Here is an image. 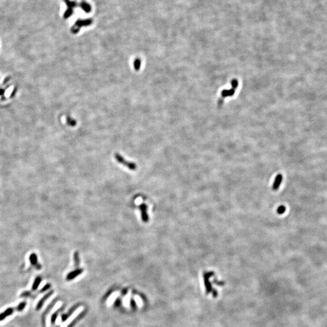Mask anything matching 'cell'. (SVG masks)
I'll return each instance as SVG.
<instances>
[{"label": "cell", "mask_w": 327, "mask_h": 327, "mask_svg": "<svg viewBox=\"0 0 327 327\" xmlns=\"http://www.w3.org/2000/svg\"><path fill=\"white\" fill-rule=\"evenodd\" d=\"M115 158L116 160L118 161L119 164H123L125 167L128 168L130 170H136L137 168V165L133 162H130L128 161L125 160L121 155L119 154L116 153L115 155Z\"/></svg>", "instance_id": "obj_1"}, {"label": "cell", "mask_w": 327, "mask_h": 327, "mask_svg": "<svg viewBox=\"0 0 327 327\" xmlns=\"http://www.w3.org/2000/svg\"><path fill=\"white\" fill-rule=\"evenodd\" d=\"M139 208L141 214V219H142L143 222L144 223L148 222L149 221V217L147 213V205L144 203L141 204L139 206Z\"/></svg>", "instance_id": "obj_2"}, {"label": "cell", "mask_w": 327, "mask_h": 327, "mask_svg": "<svg viewBox=\"0 0 327 327\" xmlns=\"http://www.w3.org/2000/svg\"><path fill=\"white\" fill-rule=\"evenodd\" d=\"M84 310V306H80L78 308H77L74 313H73L69 318H68L65 321H64V327H67L68 325H69L74 320L76 317L78 316L81 312Z\"/></svg>", "instance_id": "obj_3"}, {"label": "cell", "mask_w": 327, "mask_h": 327, "mask_svg": "<svg viewBox=\"0 0 327 327\" xmlns=\"http://www.w3.org/2000/svg\"><path fill=\"white\" fill-rule=\"evenodd\" d=\"M232 88L230 90H224L222 92V98H225L226 97L233 96L235 94V90L236 89L237 87L238 86V82L237 80H234L232 81Z\"/></svg>", "instance_id": "obj_4"}, {"label": "cell", "mask_w": 327, "mask_h": 327, "mask_svg": "<svg viewBox=\"0 0 327 327\" xmlns=\"http://www.w3.org/2000/svg\"><path fill=\"white\" fill-rule=\"evenodd\" d=\"M91 23H92V21L90 20V19H86V20L77 21L76 24H75V26L74 27L73 31H74V32H77L78 31L79 28H80L81 27L84 26L90 25Z\"/></svg>", "instance_id": "obj_5"}, {"label": "cell", "mask_w": 327, "mask_h": 327, "mask_svg": "<svg viewBox=\"0 0 327 327\" xmlns=\"http://www.w3.org/2000/svg\"><path fill=\"white\" fill-rule=\"evenodd\" d=\"M53 291L48 292V293L46 294L44 296L42 297V298H41L40 300H39L38 303L37 304L36 307V310H38V311L40 310L42 308L43 305L44 304L45 302H46L48 298H49V297H50V296H52V295L53 294Z\"/></svg>", "instance_id": "obj_6"}, {"label": "cell", "mask_w": 327, "mask_h": 327, "mask_svg": "<svg viewBox=\"0 0 327 327\" xmlns=\"http://www.w3.org/2000/svg\"><path fill=\"white\" fill-rule=\"evenodd\" d=\"M15 310V308H8L4 311H3L2 313L0 314V321H2L5 319H6L8 316H11Z\"/></svg>", "instance_id": "obj_7"}, {"label": "cell", "mask_w": 327, "mask_h": 327, "mask_svg": "<svg viewBox=\"0 0 327 327\" xmlns=\"http://www.w3.org/2000/svg\"><path fill=\"white\" fill-rule=\"evenodd\" d=\"M119 295V291H115L113 292V293H112L109 297L108 300H107V305L109 306H111L113 304V303L115 302V301L116 300V299H117V297H118Z\"/></svg>", "instance_id": "obj_8"}, {"label": "cell", "mask_w": 327, "mask_h": 327, "mask_svg": "<svg viewBox=\"0 0 327 327\" xmlns=\"http://www.w3.org/2000/svg\"><path fill=\"white\" fill-rule=\"evenodd\" d=\"M282 174H278L275 180L274 184H273V190H277L279 188L280 184L282 182Z\"/></svg>", "instance_id": "obj_9"}, {"label": "cell", "mask_w": 327, "mask_h": 327, "mask_svg": "<svg viewBox=\"0 0 327 327\" xmlns=\"http://www.w3.org/2000/svg\"><path fill=\"white\" fill-rule=\"evenodd\" d=\"M131 296V290H129L128 292V293L127 294V295L124 297V298L123 304H124V305L125 307H127V308H129L130 307V302Z\"/></svg>", "instance_id": "obj_10"}, {"label": "cell", "mask_w": 327, "mask_h": 327, "mask_svg": "<svg viewBox=\"0 0 327 327\" xmlns=\"http://www.w3.org/2000/svg\"><path fill=\"white\" fill-rule=\"evenodd\" d=\"M81 7L86 13H89L91 11V6L89 3L85 1H82L81 3Z\"/></svg>", "instance_id": "obj_11"}, {"label": "cell", "mask_w": 327, "mask_h": 327, "mask_svg": "<svg viewBox=\"0 0 327 327\" xmlns=\"http://www.w3.org/2000/svg\"><path fill=\"white\" fill-rule=\"evenodd\" d=\"M41 282V278L40 277H37L35 281H34L32 287V290L33 291H35L37 290V289L38 288L39 285H40V283Z\"/></svg>", "instance_id": "obj_12"}, {"label": "cell", "mask_w": 327, "mask_h": 327, "mask_svg": "<svg viewBox=\"0 0 327 327\" xmlns=\"http://www.w3.org/2000/svg\"><path fill=\"white\" fill-rule=\"evenodd\" d=\"M134 300L136 302V305H138V307H139V308H141V307L143 306V300L138 295H135L134 296Z\"/></svg>", "instance_id": "obj_13"}, {"label": "cell", "mask_w": 327, "mask_h": 327, "mask_svg": "<svg viewBox=\"0 0 327 327\" xmlns=\"http://www.w3.org/2000/svg\"><path fill=\"white\" fill-rule=\"evenodd\" d=\"M26 306V302H22L20 304H19L17 307H15L16 310L18 311H21L25 308Z\"/></svg>", "instance_id": "obj_14"}, {"label": "cell", "mask_w": 327, "mask_h": 327, "mask_svg": "<svg viewBox=\"0 0 327 327\" xmlns=\"http://www.w3.org/2000/svg\"><path fill=\"white\" fill-rule=\"evenodd\" d=\"M74 261L76 266H78L80 264V255L78 251L75 252L74 253Z\"/></svg>", "instance_id": "obj_15"}, {"label": "cell", "mask_w": 327, "mask_h": 327, "mask_svg": "<svg viewBox=\"0 0 327 327\" xmlns=\"http://www.w3.org/2000/svg\"><path fill=\"white\" fill-rule=\"evenodd\" d=\"M81 272H82V270H76V271H74V272H73V273H70V274L69 276H68V278H69V279H72V277H75V276H76L77 275H78L81 274Z\"/></svg>", "instance_id": "obj_16"}, {"label": "cell", "mask_w": 327, "mask_h": 327, "mask_svg": "<svg viewBox=\"0 0 327 327\" xmlns=\"http://www.w3.org/2000/svg\"><path fill=\"white\" fill-rule=\"evenodd\" d=\"M66 4L67 5V6L69 7V9H73L74 7H75L76 6V3L75 1H70L69 0H66Z\"/></svg>", "instance_id": "obj_17"}, {"label": "cell", "mask_w": 327, "mask_h": 327, "mask_svg": "<svg viewBox=\"0 0 327 327\" xmlns=\"http://www.w3.org/2000/svg\"><path fill=\"white\" fill-rule=\"evenodd\" d=\"M30 260H31V262L33 265H36L37 257H36V256L35 255V254H32V255L30 256Z\"/></svg>", "instance_id": "obj_18"}, {"label": "cell", "mask_w": 327, "mask_h": 327, "mask_svg": "<svg viewBox=\"0 0 327 327\" xmlns=\"http://www.w3.org/2000/svg\"><path fill=\"white\" fill-rule=\"evenodd\" d=\"M285 210L286 208L285 206H280L279 208L277 209V213L279 214H283L285 212Z\"/></svg>", "instance_id": "obj_19"}, {"label": "cell", "mask_w": 327, "mask_h": 327, "mask_svg": "<svg viewBox=\"0 0 327 327\" xmlns=\"http://www.w3.org/2000/svg\"><path fill=\"white\" fill-rule=\"evenodd\" d=\"M72 13H73L72 9H68L67 11L66 12V13H65V14H64V17H65L66 18H69Z\"/></svg>", "instance_id": "obj_20"}, {"label": "cell", "mask_w": 327, "mask_h": 327, "mask_svg": "<svg viewBox=\"0 0 327 327\" xmlns=\"http://www.w3.org/2000/svg\"><path fill=\"white\" fill-rule=\"evenodd\" d=\"M50 285L49 284H46V285L44 287L42 288V289L41 290L40 292H41V293L44 292V291H47V290L49 289H50Z\"/></svg>", "instance_id": "obj_21"}, {"label": "cell", "mask_w": 327, "mask_h": 327, "mask_svg": "<svg viewBox=\"0 0 327 327\" xmlns=\"http://www.w3.org/2000/svg\"><path fill=\"white\" fill-rule=\"evenodd\" d=\"M30 293H30V292H28V291L24 292V293H23L21 295V296H28L30 295Z\"/></svg>", "instance_id": "obj_22"}, {"label": "cell", "mask_w": 327, "mask_h": 327, "mask_svg": "<svg viewBox=\"0 0 327 327\" xmlns=\"http://www.w3.org/2000/svg\"><path fill=\"white\" fill-rule=\"evenodd\" d=\"M4 92V90L3 89H0V95H2Z\"/></svg>", "instance_id": "obj_23"}]
</instances>
